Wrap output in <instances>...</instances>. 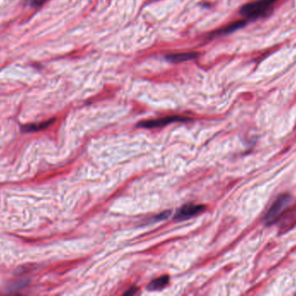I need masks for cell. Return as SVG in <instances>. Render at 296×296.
<instances>
[{"mask_svg":"<svg viewBox=\"0 0 296 296\" xmlns=\"http://www.w3.org/2000/svg\"><path fill=\"white\" fill-rule=\"evenodd\" d=\"M278 0H257L250 2L242 6L240 14L247 18L256 19L268 13L270 8Z\"/></svg>","mask_w":296,"mask_h":296,"instance_id":"1","label":"cell"},{"mask_svg":"<svg viewBox=\"0 0 296 296\" xmlns=\"http://www.w3.org/2000/svg\"><path fill=\"white\" fill-rule=\"evenodd\" d=\"M291 202V196L289 194H284L280 196L275 203L270 207V210L266 214V216L263 218L264 223L270 226L277 222V218L281 216L287 207L289 206Z\"/></svg>","mask_w":296,"mask_h":296,"instance_id":"2","label":"cell"},{"mask_svg":"<svg viewBox=\"0 0 296 296\" xmlns=\"http://www.w3.org/2000/svg\"><path fill=\"white\" fill-rule=\"evenodd\" d=\"M204 210V205H197V204H185L181 207L179 210L176 212L174 219L176 221H184L194 217L197 214L201 213Z\"/></svg>","mask_w":296,"mask_h":296,"instance_id":"3","label":"cell"},{"mask_svg":"<svg viewBox=\"0 0 296 296\" xmlns=\"http://www.w3.org/2000/svg\"><path fill=\"white\" fill-rule=\"evenodd\" d=\"M185 121H189V118L174 116V117H163V118H158V119L148 120V121L141 122V123H139V126L142 127V128L151 129V128L164 126L166 124L175 123V122H185Z\"/></svg>","mask_w":296,"mask_h":296,"instance_id":"4","label":"cell"},{"mask_svg":"<svg viewBox=\"0 0 296 296\" xmlns=\"http://www.w3.org/2000/svg\"><path fill=\"white\" fill-rule=\"evenodd\" d=\"M198 54L194 51H186V52H178V53L169 54L166 56V59L173 63H183L191 61L197 58Z\"/></svg>","mask_w":296,"mask_h":296,"instance_id":"5","label":"cell"},{"mask_svg":"<svg viewBox=\"0 0 296 296\" xmlns=\"http://www.w3.org/2000/svg\"><path fill=\"white\" fill-rule=\"evenodd\" d=\"M246 21H237V22H235V23H230L229 25H227L226 27H224L223 29H221L220 30H218L216 32V34H218V35H223V34H228V33H231V32H233L235 30H238V29H241L242 27H244L245 24H246Z\"/></svg>","mask_w":296,"mask_h":296,"instance_id":"6","label":"cell"},{"mask_svg":"<svg viewBox=\"0 0 296 296\" xmlns=\"http://www.w3.org/2000/svg\"><path fill=\"white\" fill-rule=\"evenodd\" d=\"M168 283H169V277L166 276L159 277V278L151 281L150 284L148 285V289L149 290H161L164 287L166 286Z\"/></svg>","mask_w":296,"mask_h":296,"instance_id":"7","label":"cell"},{"mask_svg":"<svg viewBox=\"0 0 296 296\" xmlns=\"http://www.w3.org/2000/svg\"><path fill=\"white\" fill-rule=\"evenodd\" d=\"M54 122V119L46 121L41 123H35V124H30V125H26V126L23 127V130L25 131H38V130H44L45 128L49 126L51 123Z\"/></svg>","mask_w":296,"mask_h":296,"instance_id":"8","label":"cell"},{"mask_svg":"<svg viewBox=\"0 0 296 296\" xmlns=\"http://www.w3.org/2000/svg\"><path fill=\"white\" fill-rule=\"evenodd\" d=\"M47 0H32L31 1V5L33 7H39L43 5V3L46 2Z\"/></svg>","mask_w":296,"mask_h":296,"instance_id":"9","label":"cell"},{"mask_svg":"<svg viewBox=\"0 0 296 296\" xmlns=\"http://www.w3.org/2000/svg\"><path fill=\"white\" fill-rule=\"evenodd\" d=\"M137 291H138V289H137V288H135V287H133L130 290H128V291L126 292L125 295L126 296H133V295H135Z\"/></svg>","mask_w":296,"mask_h":296,"instance_id":"10","label":"cell"}]
</instances>
